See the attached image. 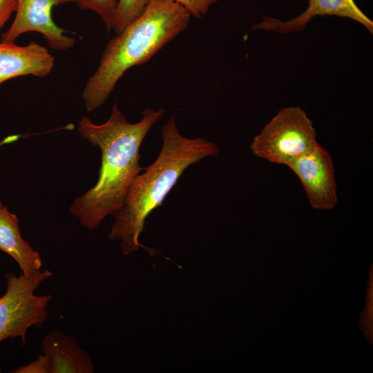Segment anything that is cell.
I'll return each instance as SVG.
<instances>
[{
  "mask_svg": "<svg viewBox=\"0 0 373 373\" xmlns=\"http://www.w3.org/2000/svg\"><path fill=\"white\" fill-rule=\"evenodd\" d=\"M164 113L163 108H146L142 119L132 124L114 103L111 115L104 124H95L86 117L79 122V135L102 151L96 184L70 207V213L84 227L93 230L106 217L122 209L130 186L144 169L139 164L141 144Z\"/></svg>",
  "mask_w": 373,
  "mask_h": 373,
  "instance_id": "obj_1",
  "label": "cell"
},
{
  "mask_svg": "<svg viewBox=\"0 0 373 373\" xmlns=\"http://www.w3.org/2000/svg\"><path fill=\"white\" fill-rule=\"evenodd\" d=\"M162 146L153 163L139 174L129 187L122 209L114 214L108 236L119 240L124 255L144 247L139 242L146 218L160 207L183 172L191 165L219 153L218 146L202 137L188 138L171 116L162 128Z\"/></svg>",
  "mask_w": 373,
  "mask_h": 373,
  "instance_id": "obj_2",
  "label": "cell"
},
{
  "mask_svg": "<svg viewBox=\"0 0 373 373\" xmlns=\"http://www.w3.org/2000/svg\"><path fill=\"white\" fill-rule=\"evenodd\" d=\"M191 15L173 0H150L141 15L106 44L82 97L91 112L107 100L130 68L149 61L188 26Z\"/></svg>",
  "mask_w": 373,
  "mask_h": 373,
  "instance_id": "obj_3",
  "label": "cell"
},
{
  "mask_svg": "<svg viewBox=\"0 0 373 373\" xmlns=\"http://www.w3.org/2000/svg\"><path fill=\"white\" fill-rule=\"evenodd\" d=\"M318 143L312 122L300 106L280 109L256 135L253 153L269 162L289 166Z\"/></svg>",
  "mask_w": 373,
  "mask_h": 373,
  "instance_id": "obj_4",
  "label": "cell"
},
{
  "mask_svg": "<svg viewBox=\"0 0 373 373\" xmlns=\"http://www.w3.org/2000/svg\"><path fill=\"white\" fill-rule=\"evenodd\" d=\"M51 275L48 269L30 275H6V291L0 298V343L20 337L25 344L28 329L44 323L52 296H37L35 291Z\"/></svg>",
  "mask_w": 373,
  "mask_h": 373,
  "instance_id": "obj_5",
  "label": "cell"
},
{
  "mask_svg": "<svg viewBox=\"0 0 373 373\" xmlns=\"http://www.w3.org/2000/svg\"><path fill=\"white\" fill-rule=\"evenodd\" d=\"M300 180L309 204L328 210L338 203L333 159L319 144L288 166Z\"/></svg>",
  "mask_w": 373,
  "mask_h": 373,
  "instance_id": "obj_6",
  "label": "cell"
},
{
  "mask_svg": "<svg viewBox=\"0 0 373 373\" xmlns=\"http://www.w3.org/2000/svg\"><path fill=\"white\" fill-rule=\"evenodd\" d=\"M77 0H17L15 19L1 37L2 41L14 42L21 35L38 32L48 46L57 50L64 51L73 47L76 40L64 35V30L54 22L52 8Z\"/></svg>",
  "mask_w": 373,
  "mask_h": 373,
  "instance_id": "obj_7",
  "label": "cell"
},
{
  "mask_svg": "<svg viewBox=\"0 0 373 373\" xmlns=\"http://www.w3.org/2000/svg\"><path fill=\"white\" fill-rule=\"evenodd\" d=\"M334 15L351 19L363 25L371 34L373 21L355 3L354 0H308L307 9L298 17L288 21H281L265 17L258 23L254 24L250 30H264L288 34L299 32L316 16Z\"/></svg>",
  "mask_w": 373,
  "mask_h": 373,
  "instance_id": "obj_8",
  "label": "cell"
},
{
  "mask_svg": "<svg viewBox=\"0 0 373 373\" xmlns=\"http://www.w3.org/2000/svg\"><path fill=\"white\" fill-rule=\"evenodd\" d=\"M54 65V57L33 41L23 46L14 42L0 43V84L19 76H47Z\"/></svg>",
  "mask_w": 373,
  "mask_h": 373,
  "instance_id": "obj_9",
  "label": "cell"
},
{
  "mask_svg": "<svg viewBox=\"0 0 373 373\" xmlns=\"http://www.w3.org/2000/svg\"><path fill=\"white\" fill-rule=\"evenodd\" d=\"M48 373H93L94 365L77 339L60 330H51L41 341Z\"/></svg>",
  "mask_w": 373,
  "mask_h": 373,
  "instance_id": "obj_10",
  "label": "cell"
},
{
  "mask_svg": "<svg viewBox=\"0 0 373 373\" xmlns=\"http://www.w3.org/2000/svg\"><path fill=\"white\" fill-rule=\"evenodd\" d=\"M0 250L10 255L25 275L41 269L40 254L23 239L16 215L5 207L0 213Z\"/></svg>",
  "mask_w": 373,
  "mask_h": 373,
  "instance_id": "obj_11",
  "label": "cell"
},
{
  "mask_svg": "<svg viewBox=\"0 0 373 373\" xmlns=\"http://www.w3.org/2000/svg\"><path fill=\"white\" fill-rule=\"evenodd\" d=\"M150 0H118L113 19L112 30L120 33L129 23L138 18Z\"/></svg>",
  "mask_w": 373,
  "mask_h": 373,
  "instance_id": "obj_12",
  "label": "cell"
},
{
  "mask_svg": "<svg viewBox=\"0 0 373 373\" xmlns=\"http://www.w3.org/2000/svg\"><path fill=\"white\" fill-rule=\"evenodd\" d=\"M75 3L80 9L97 13L104 21L107 31L111 32L117 0H77Z\"/></svg>",
  "mask_w": 373,
  "mask_h": 373,
  "instance_id": "obj_13",
  "label": "cell"
},
{
  "mask_svg": "<svg viewBox=\"0 0 373 373\" xmlns=\"http://www.w3.org/2000/svg\"><path fill=\"white\" fill-rule=\"evenodd\" d=\"M184 7L191 15L196 18L204 16L211 5L218 0H173Z\"/></svg>",
  "mask_w": 373,
  "mask_h": 373,
  "instance_id": "obj_14",
  "label": "cell"
},
{
  "mask_svg": "<svg viewBox=\"0 0 373 373\" xmlns=\"http://www.w3.org/2000/svg\"><path fill=\"white\" fill-rule=\"evenodd\" d=\"M15 373H48L47 360L44 354L40 355L30 363L21 366Z\"/></svg>",
  "mask_w": 373,
  "mask_h": 373,
  "instance_id": "obj_15",
  "label": "cell"
},
{
  "mask_svg": "<svg viewBox=\"0 0 373 373\" xmlns=\"http://www.w3.org/2000/svg\"><path fill=\"white\" fill-rule=\"evenodd\" d=\"M17 6V0H0V31L12 13L16 12Z\"/></svg>",
  "mask_w": 373,
  "mask_h": 373,
  "instance_id": "obj_16",
  "label": "cell"
},
{
  "mask_svg": "<svg viewBox=\"0 0 373 373\" xmlns=\"http://www.w3.org/2000/svg\"><path fill=\"white\" fill-rule=\"evenodd\" d=\"M3 205L2 204V203L0 202V213L1 211H2L3 208Z\"/></svg>",
  "mask_w": 373,
  "mask_h": 373,
  "instance_id": "obj_17",
  "label": "cell"
}]
</instances>
